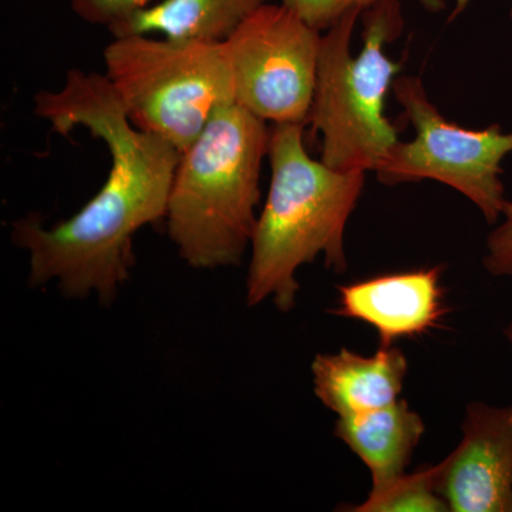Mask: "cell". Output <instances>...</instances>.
Returning <instances> with one entry per match:
<instances>
[{
    "instance_id": "e0dca14e",
    "label": "cell",
    "mask_w": 512,
    "mask_h": 512,
    "mask_svg": "<svg viewBox=\"0 0 512 512\" xmlns=\"http://www.w3.org/2000/svg\"><path fill=\"white\" fill-rule=\"evenodd\" d=\"M504 335H505V339H507L508 343H510V346L512 349V323H510V325H508L507 328H505ZM511 410H512V406H511Z\"/></svg>"
},
{
    "instance_id": "4fadbf2b",
    "label": "cell",
    "mask_w": 512,
    "mask_h": 512,
    "mask_svg": "<svg viewBox=\"0 0 512 512\" xmlns=\"http://www.w3.org/2000/svg\"><path fill=\"white\" fill-rule=\"evenodd\" d=\"M439 467L424 468L419 473L402 474L379 490L370 491L365 503L348 508L356 512H446L448 505L437 488Z\"/></svg>"
},
{
    "instance_id": "2e32d148",
    "label": "cell",
    "mask_w": 512,
    "mask_h": 512,
    "mask_svg": "<svg viewBox=\"0 0 512 512\" xmlns=\"http://www.w3.org/2000/svg\"><path fill=\"white\" fill-rule=\"evenodd\" d=\"M503 222L488 235L487 252L484 255L485 271L494 276L512 278V202L505 201Z\"/></svg>"
},
{
    "instance_id": "3957f363",
    "label": "cell",
    "mask_w": 512,
    "mask_h": 512,
    "mask_svg": "<svg viewBox=\"0 0 512 512\" xmlns=\"http://www.w3.org/2000/svg\"><path fill=\"white\" fill-rule=\"evenodd\" d=\"M269 136L266 121L231 103L180 154L164 222L191 268L242 264L258 221Z\"/></svg>"
},
{
    "instance_id": "8992f818",
    "label": "cell",
    "mask_w": 512,
    "mask_h": 512,
    "mask_svg": "<svg viewBox=\"0 0 512 512\" xmlns=\"http://www.w3.org/2000/svg\"><path fill=\"white\" fill-rule=\"evenodd\" d=\"M392 90L416 136L393 147L375 171L377 180L384 185L439 181L495 224L507 201L501 175L504 158L512 154V133H504L500 124L470 130L451 123L431 103L420 77H399Z\"/></svg>"
},
{
    "instance_id": "7a4b0ae2",
    "label": "cell",
    "mask_w": 512,
    "mask_h": 512,
    "mask_svg": "<svg viewBox=\"0 0 512 512\" xmlns=\"http://www.w3.org/2000/svg\"><path fill=\"white\" fill-rule=\"evenodd\" d=\"M303 124H274L268 158L272 178L251 241L247 305L272 296L288 313L296 302V271L318 256L326 268H348L345 229L365 188V171H338L313 160Z\"/></svg>"
},
{
    "instance_id": "5b68a950",
    "label": "cell",
    "mask_w": 512,
    "mask_h": 512,
    "mask_svg": "<svg viewBox=\"0 0 512 512\" xmlns=\"http://www.w3.org/2000/svg\"><path fill=\"white\" fill-rule=\"evenodd\" d=\"M103 57L130 123L180 153L221 107L235 103L222 43L130 35L113 37Z\"/></svg>"
},
{
    "instance_id": "6da1fadb",
    "label": "cell",
    "mask_w": 512,
    "mask_h": 512,
    "mask_svg": "<svg viewBox=\"0 0 512 512\" xmlns=\"http://www.w3.org/2000/svg\"><path fill=\"white\" fill-rule=\"evenodd\" d=\"M35 113L53 133L83 127L107 146L111 168L100 191L69 220L46 228L29 214L13 222L16 247L29 254L28 284L56 281L66 298L96 293L110 306L136 266L134 237L165 220L180 151L138 130L104 74L72 69L56 92L36 93Z\"/></svg>"
},
{
    "instance_id": "9c48e42d",
    "label": "cell",
    "mask_w": 512,
    "mask_h": 512,
    "mask_svg": "<svg viewBox=\"0 0 512 512\" xmlns=\"http://www.w3.org/2000/svg\"><path fill=\"white\" fill-rule=\"evenodd\" d=\"M441 274L443 268L433 266L339 286L335 313L375 328L383 348L426 335L446 313Z\"/></svg>"
},
{
    "instance_id": "9a60e30c",
    "label": "cell",
    "mask_w": 512,
    "mask_h": 512,
    "mask_svg": "<svg viewBox=\"0 0 512 512\" xmlns=\"http://www.w3.org/2000/svg\"><path fill=\"white\" fill-rule=\"evenodd\" d=\"M74 15L94 26L107 30L150 6V0H70Z\"/></svg>"
},
{
    "instance_id": "8fae6325",
    "label": "cell",
    "mask_w": 512,
    "mask_h": 512,
    "mask_svg": "<svg viewBox=\"0 0 512 512\" xmlns=\"http://www.w3.org/2000/svg\"><path fill=\"white\" fill-rule=\"evenodd\" d=\"M424 430L419 414L406 400H397L373 412L339 417L335 434L366 464L372 490H379L404 474Z\"/></svg>"
},
{
    "instance_id": "30bf717a",
    "label": "cell",
    "mask_w": 512,
    "mask_h": 512,
    "mask_svg": "<svg viewBox=\"0 0 512 512\" xmlns=\"http://www.w3.org/2000/svg\"><path fill=\"white\" fill-rule=\"evenodd\" d=\"M407 370L406 356L394 346H380L373 356L342 349L313 359V390L323 406L339 417L356 416L400 400Z\"/></svg>"
},
{
    "instance_id": "277c9868",
    "label": "cell",
    "mask_w": 512,
    "mask_h": 512,
    "mask_svg": "<svg viewBox=\"0 0 512 512\" xmlns=\"http://www.w3.org/2000/svg\"><path fill=\"white\" fill-rule=\"evenodd\" d=\"M403 30L400 0L352 9L322 35L308 124L320 161L338 171H376L399 143L386 97L402 69L386 46Z\"/></svg>"
},
{
    "instance_id": "ba28073f",
    "label": "cell",
    "mask_w": 512,
    "mask_h": 512,
    "mask_svg": "<svg viewBox=\"0 0 512 512\" xmlns=\"http://www.w3.org/2000/svg\"><path fill=\"white\" fill-rule=\"evenodd\" d=\"M437 488L453 512H512V410L471 403L463 440L437 464Z\"/></svg>"
},
{
    "instance_id": "ac0fdd59",
    "label": "cell",
    "mask_w": 512,
    "mask_h": 512,
    "mask_svg": "<svg viewBox=\"0 0 512 512\" xmlns=\"http://www.w3.org/2000/svg\"><path fill=\"white\" fill-rule=\"evenodd\" d=\"M511 19H512V8H511Z\"/></svg>"
},
{
    "instance_id": "52a82bcc",
    "label": "cell",
    "mask_w": 512,
    "mask_h": 512,
    "mask_svg": "<svg viewBox=\"0 0 512 512\" xmlns=\"http://www.w3.org/2000/svg\"><path fill=\"white\" fill-rule=\"evenodd\" d=\"M322 32L292 9L266 3L222 43L235 103L272 124H308Z\"/></svg>"
},
{
    "instance_id": "5bb4252c",
    "label": "cell",
    "mask_w": 512,
    "mask_h": 512,
    "mask_svg": "<svg viewBox=\"0 0 512 512\" xmlns=\"http://www.w3.org/2000/svg\"><path fill=\"white\" fill-rule=\"evenodd\" d=\"M382 0H282V5L298 13L312 28L328 30L352 9L372 8ZM427 12L440 13L447 9L446 0H416Z\"/></svg>"
},
{
    "instance_id": "7c38bea8",
    "label": "cell",
    "mask_w": 512,
    "mask_h": 512,
    "mask_svg": "<svg viewBox=\"0 0 512 512\" xmlns=\"http://www.w3.org/2000/svg\"><path fill=\"white\" fill-rule=\"evenodd\" d=\"M274 0H163L110 30L113 37L161 33L168 39L224 43L256 9Z\"/></svg>"
}]
</instances>
